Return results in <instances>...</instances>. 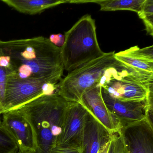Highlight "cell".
Returning <instances> with one entry per match:
<instances>
[{
  "instance_id": "obj_12",
  "label": "cell",
  "mask_w": 153,
  "mask_h": 153,
  "mask_svg": "<svg viewBox=\"0 0 153 153\" xmlns=\"http://www.w3.org/2000/svg\"><path fill=\"white\" fill-rule=\"evenodd\" d=\"M88 112L83 134V153H98L100 149L110 140L112 134Z\"/></svg>"
},
{
  "instance_id": "obj_11",
  "label": "cell",
  "mask_w": 153,
  "mask_h": 153,
  "mask_svg": "<svg viewBox=\"0 0 153 153\" xmlns=\"http://www.w3.org/2000/svg\"><path fill=\"white\" fill-rule=\"evenodd\" d=\"M79 103L111 133L122 128L120 122L109 111L102 96V88L96 86L85 93Z\"/></svg>"
},
{
  "instance_id": "obj_4",
  "label": "cell",
  "mask_w": 153,
  "mask_h": 153,
  "mask_svg": "<svg viewBox=\"0 0 153 153\" xmlns=\"http://www.w3.org/2000/svg\"><path fill=\"white\" fill-rule=\"evenodd\" d=\"M114 52L68 72L59 83L57 94L68 102H79L84 94L95 87L107 69L118 62Z\"/></svg>"
},
{
  "instance_id": "obj_16",
  "label": "cell",
  "mask_w": 153,
  "mask_h": 153,
  "mask_svg": "<svg viewBox=\"0 0 153 153\" xmlns=\"http://www.w3.org/2000/svg\"><path fill=\"white\" fill-rule=\"evenodd\" d=\"M98 153H129L120 130L112 133Z\"/></svg>"
},
{
  "instance_id": "obj_10",
  "label": "cell",
  "mask_w": 153,
  "mask_h": 153,
  "mask_svg": "<svg viewBox=\"0 0 153 153\" xmlns=\"http://www.w3.org/2000/svg\"><path fill=\"white\" fill-rule=\"evenodd\" d=\"M152 117L120 129L129 153H153Z\"/></svg>"
},
{
  "instance_id": "obj_14",
  "label": "cell",
  "mask_w": 153,
  "mask_h": 153,
  "mask_svg": "<svg viewBox=\"0 0 153 153\" xmlns=\"http://www.w3.org/2000/svg\"><path fill=\"white\" fill-rule=\"evenodd\" d=\"M145 0H70V3L93 2L100 6V10L103 11L127 10L138 13Z\"/></svg>"
},
{
  "instance_id": "obj_1",
  "label": "cell",
  "mask_w": 153,
  "mask_h": 153,
  "mask_svg": "<svg viewBox=\"0 0 153 153\" xmlns=\"http://www.w3.org/2000/svg\"><path fill=\"white\" fill-rule=\"evenodd\" d=\"M0 50L9 64L8 75L56 84L62 79L64 68L61 48L49 38L41 36L0 41Z\"/></svg>"
},
{
  "instance_id": "obj_9",
  "label": "cell",
  "mask_w": 153,
  "mask_h": 153,
  "mask_svg": "<svg viewBox=\"0 0 153 153\" xmlns=\"http://www.w3.org/2000/svg\"><path fill=\"white\" fill-rule=\"evenodd\" d=\"M102 89L120 101L153 102V85H146L132 78L111 80Z\"/></svg>"
},
{
  "instance_id": "obj_19",
  "label": "cell",
  "mask_w": 153,
  "mask_h": 153,
  "mask_svg": "<svg viewBox=\"0 0 153 153\" xmlns=\"http://www.w3.org/2000/svg\"><path fill=\"white\" fill-rule=\"evenodd\" d=\"M123 54L153 62V46L140 49L137 46L120 51Z\"/></svg>"
},
{
  "instance_id": "obj_24",
  "label": "cell",
  "mask_w": 153,
  "mask_h": 153,
  "mask_svg": "<svg viewBox=\"0 0 153 153\" xmlns=\"http://www.w3.org/2000/svg\"></svg>"
},
{
  "instance_id": "obj_6",
  "label": "cell",
  "mask_w": 153,
  "mask_h": 153,
  "mask_svg": "<svg viewBox=\"0 0 153 153\" xmlns=\"http://www.w3.org/2000/svg\"><path fill=\"white\" fill-rule=\"evenodd\" d=\"M87 110L77 102H69L65 109L62 131L56 146L82 147Z\"/></svg>"
},
{
  "instance_id": "obj_7",
  "label": "cell",
  "mask_w": 153,
  "mask_h": 153,
  "mask_svg": "<svg viewBox=\"0 0 153 153\" xmlns=\"http://www.w3.org/2000/svg\"><path fill=\"white\" fill-rule=\"evenodd\" d=\"M1 125L16 140L19 153H35L36 145L33 130L29 122L18 109L2 114Z\"/></svg>"
},
{
  "instance_id": "obj_20",
  "label": "cell",
  "mask_w": 153,
  "mask_h": 153,
  "mask_svg": "<svg viewBox=\"0 0 153 153\" xmlns=\"http://www.w3.org/2000/svg\"><path fill=\"white\" fill-rule=\"evenodd\" d=\"M8 72L7 69L0 66V114L4 112L5 107V91Z\"/></svg>"
},
{
  "instance_id": "obj_22",
  "label": "cell",
  "mask_w": 153,
  "mask_h": 153,
  "mask_svg": "<svg viewBox=\"0 0 153 153\" xmlns=\"http://www.w3.org/2000/svg\"><path fill=\"white\" fill-rule=\"evenodd\" d=\"M50 42L57 47L61 48L63 45L65 41V36L61 33L52 34L49 38Z\"/></svg>"
},
{
  "instance_id": "obj_5",
  "label": "cell",
  "mask_w": 153,
  "mask_h": 153,
  "mask_svg": "<svg viewBox=\"0 0 153 153\" xmlns=\"http://www.w3.org/2000/svg\"><path fill=\"white\" fill-rule=\"evenodd\" d=\"M59 87V83H53L45 79H23L8 75L6 83L4 112L18 109L42 96L56 94Z\"/></svg>"
},
{
  "instance_id": "obj_13",
  "label": "cell",
  "mask_w": 153,
  "mask_h": 153,
  "mask_svg": "<svg viewBox=\"0 0 153 153\" xmlns=\"http://www.w3.org/2000/svg\"><path fill=\"white\" fill-rule=\"evenodd\" d=\"M0 1L19 13L36 15L55 6L70 3V0H1Z\"/></svg>"
},
{
  "instance_id": "obj_3",
  "label": "cell",
  "mask_w": 153,
  "mask_h": 153,
  "mask_svg": "<svg viewBox=\"0 0 153 153\" xmlns=\"http://www.w3.org/2000/svg\"><path fill=\"white\" fill-rule=\"evenodd\" d=\"M64 36L61 53L64 69L69 72L105 53L99 46L95 21L90 15L82 17Z\"/></svg>"
},
{
  "instance_id": "obj_18",
  "label": "cell",
  "mask_w": 153,
  "mask_h": 153,
  "mask_svg": "<svg viewBox=\"0 0 153 153\" xmlns=\"http://www.w3.org/2000/svg\"><path fill=\"white\" fill-rule=\"evenodd\" d=\"M138 16L143 20L147 33L153 36V1L145 0L141 10L138 13Z\"/></svg>"
},
{
  "instance_id": "obj_15",
  "label": "cell",
  "mask_w": 153,
  "mask_h": 153,
  "mask_svg": "<svg viewBox=\"0 0 153 153\" xmlns=\"http://www.w3.org/2000/svg\"><path fill=\"white\" fill-rule=\"evenodd\" d=\"M114 58L119 62L140 73L153 74V62L123 54L115 53Z\"/></svg>"
},
{
  "instance_id": "obj_23",
  "label": "cell",
  "mask_w": 153,
  "mask_h": 153,
  "mask_svg": "<svg viewBox=\"0 0 153 153\" xmlns=\"http://www.w3.org/2000/svg\"><path fill=\"white\" fill-rule=\"evenodd\" d=\"M1 114H0V125H1Z\"/></svg>"
},
{
  "instance_id": "obj_21",
  "label": "cell",
  "mask_w": 153,
  "mask_h": 153,
  "mask_svg": "<svg viewBox=\"0 0 153 153\" xmlns=\"http://www.w3.org/2000/svg\"><path fill=\"white\" fill-rule=\"evenodd\" d=\"M51 153H83L82 147L56 146Z\"/></svg>"
},
{
  "instance_id": "obj_8",
  "label": "cell",
  "mask_w": 153,
  "mask_h": 153,
  "mask_svg": "<svg viewBox=\"0 0 153 153\" xmlns=\"http://www.w3.org/2000/svg\"><path fill=\"white\" fill-rule=\"evenodd\" d=\"M102 96L107 108L119 121L122 128L152 116L153 102L120 101L111 97L102 89Z\"/></svg>"
},
{
  "instance_id": "obj_17",
  "label": "cell",
  "mask_w": 153,
  "mask_h": 153,
  "mask_svg": "<svg viewBox=\"0 0 153 153\" xmlns=\"http://www.w3.org/2000/svg\"><path fill=\"white\" fill-rule=\"evenodd\" d=\"M16 140L8 131L0 126V153H18Z\"/></svg>"
},
{
  "instance_id": "obj_2",
  "label": "cell",
  "mask_w": 153,
  "mask_h": 153,
  "mask_svg": "<svg viewBox=\"0 0 153 153\" xmlns=\"http://www.w3.org/2000/svg\"><path fill=\"white\" fill-rule=\"evenodd\" d=\"M68 102L56 93L40 97L18 108L33 130L35 153H51L56 146Z\"/></svg>"
}]
</instances>
